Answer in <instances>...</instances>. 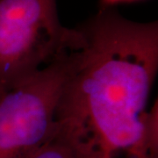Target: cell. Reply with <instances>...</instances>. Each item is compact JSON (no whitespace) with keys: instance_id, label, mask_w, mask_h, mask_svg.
Here are the masks:
<instances>
[{"instance_id":"6da1fadb","label":"cell","mask_w":158,"mask_h":158,"mask_svg":"<svg viewBox=\"0 0 158 158\" xmlns=\"http://www.w3.org/2000/svg\"><path fill=\"white\" fill-rule=\"evenodd\" d=\"M85 45L58 118L78 127L87 158H157V112L148 111L158 70L157 22L104 8L78 27Z\"/></svg>"},{"instance_id":"7a4b0ae2","label":"cell","mask_w":158,"mask_h":158,"mask_svg":"<svg viewBox=\"0 0 158 158\" xmlns=\"http://www.w3.org/2000/svg\"><path fill=\"white\" fill-rule=\"evenodd\" d=\"M84 45L80 29L61 23L56 0H0V92Z\"/></svg>"},{"instance_id":"3957f363","label":"cell","mask_w":158,"mask_h":158,"mask_svg":"<svg viewBox=\"0 0 158 158\" xmlns=\"http://www.w3.org/2000/svg\"><path fill=\"white\" fill-rule=\"evenodd\" d=\"M77 51L0 92V158L28 157L55 134Z\"/></svg>"},{"instance_id":"277c9868","label":"cell","mask_w":158,"mask_h":158,"mask_svg":"<svg viewBox=\"0 0 158 158\" xmlns=\"http://www.w3.org/2000/svg\"><path fill=\"white\" fill-rule=\"evenodd\" d=\"M59 121L55 134L27 158H85L80 129L67 119L59 118Z\"/></svg>"},{"instance_id":"5b68a950","label":"cell","mask_w":158,"mask_h":158,"mask_svg":"<svg viewBox=\"0 0 158 158\" xmlns=\"http://www.w3.org/2000/svg\"><path fill=\"white\" fill-rule=\"evenodd\" d=\"M105 4L106 5H109V4H113V3H115V2H118V1H125V0H103Z\"/></svg>"}]
</instances>
